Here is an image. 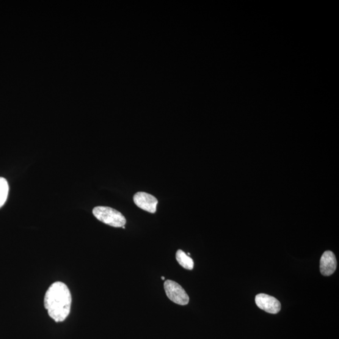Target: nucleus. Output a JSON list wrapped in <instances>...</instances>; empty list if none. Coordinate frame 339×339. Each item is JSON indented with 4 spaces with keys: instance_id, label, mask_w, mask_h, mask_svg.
I'll return each instance as SVG.
<instances>
[{
    "instance_id": "obj_1",
    "label": "nucleus",
    "mask_w": 339,
    "mask_h": 339,
    "mask_svg": "<svg viewBox=\"0 0 339 339\" xmlns=\"http://www.w3.org/2000/svg\"><path fill=\"white\" fill-rule=\"evenodd\" d=\"M71 304V291L65 283L57 282L50 286L44 298V306L55 322H61L67 318Z\"/></svg>"
},
{
    "instance_id": "obj_2",
    "label": "nucleus",
    "mask_w": 339,
    "mask_h": 339,
    "mask_svg": "<svg viewBox=\"0 0 339 339\" xmlns=\"http://www.w3.org/2000/svg\"><path fill=\"white\" fill-rule=\"evenodd\" d=\"M93 213L101 222L112 227L122 228L126 224L125 216L120 212L109 207H96L93 209Z\"/></svg>"
},
{
    "instance_id": "obj_3",
    "label": "nucleus",
    "mask_w": 339,
    "mask_h": 339,
    "mask_svg": "<svg viewBox=\"0 0 339 339\" xmlns=\"http://www.w3.org/2000/svg\"><path fill=\"white\" fill-rule=\"evenodd\" d=\"M164 289L168 298L175 304L180 305H186L189 304L188 295L177 282L170 280L165 281Z\"/></svg>"
},
{
    "instance_id": "obj_4",
    "label": "nucleus",
    "mask_w": 339,
    "mask_h": 339,
    "mask_svg": "<svg viewBox=\"0 0 339 339\" xmlns=\"http://www.w3.org/2000/svg\"><path fill=\"white\" fill-rule=\"evenodd\" d=\"M133 201L135 205L143 210L152 214L155 213L158 200L153 195L146 192H137L134 195Z\"/></svg>"
},
{
    "instance_id": "obj_5",
    "label": "nucleus",
    "mask_w": 339,
    "mask_h": 339,
    "mask_svg": "<svg viewBox=\"0 0 339 339\" xmlns=\"http://www.w3.org/2000/svg\"><path fill=\"white\" fill-rule=\"evenodd\" d=\"M256 304L266 312L276 314L281 310V304L275 297L266 294H258L255 298Z\"/></svg>"
},
{
    "instance_id": "obj_6",
    "label": "nucleus",
    "mask_w": 339,
    "mask_h": 339,
    "mask_svg": "<svg viewBox=\"0 0 339 339\" xmlns=\"http://www.w3.org/2000/svg\"><path fill=\"white\" fill-rule=\"evenodd\" d=\"M337 268V260L333 253L330 251L324 252L321 259L320 269L322 275L330 276L335 272Z\"/></svg>"
},
{
    "instance_id": "obj_7",
    "label": "nucleus",
    "mask_w": 339,
    "mask_h": 339,
    "mask_svg": "<svg viewBox=\"0 0 339 339\" xmlns=\"http://www.w3.org/2000/svg\"><path fill=\"white\" fill-rule=\"evenodd\" d=\"M176 259H177L179 264L185 269L192 270L194 268V261L183 250H179L177 251V253H176Z\"/></svg>"
},
{
    "instance_id": "obj_8",
    "label": "nucleus",
    "mask_w": 339,
    "mask_h": 339,
    "mask_svg": "<svg viewBox=\"0 0 339 339\" xmlns=\"http://www.w3.org/2000/svg\"><path fill=\"white\" fill-rule=\"evenodd\" d=\"M9 186L6 179L0 177V208L6 202Z\"/></svg>"
},
{
    "instance_id": "obj_9",
    "label": "nucleus",
    "mask_w": 339,
    "mask_h": 339,
    "mask_svg": "<svg viewBox=\"0 0 339 339\" xmlns=\"http://www.w3.org/2000/svg\"><path fill=\"white\" fill-rule=\"evenodd\" d=\"M162 279L164 280H165V277H162Z\"/></svg>"
},
{
    "instance_id": "obj_10",
    "label": "nucleus",
    "mask_w": 339,
    "mask_h": 339,
    "mask_svg": "<svg viewBox=\"0 0 339 339\" xmlns=\"http://www.w3.org/2000/svg\"><path fill=\"white\" fill-rule=\"evenodd\" d=\"M122 228H123V229H125V225H124V226H123V227H122Z\"/></svg>"
}]
</instances>
